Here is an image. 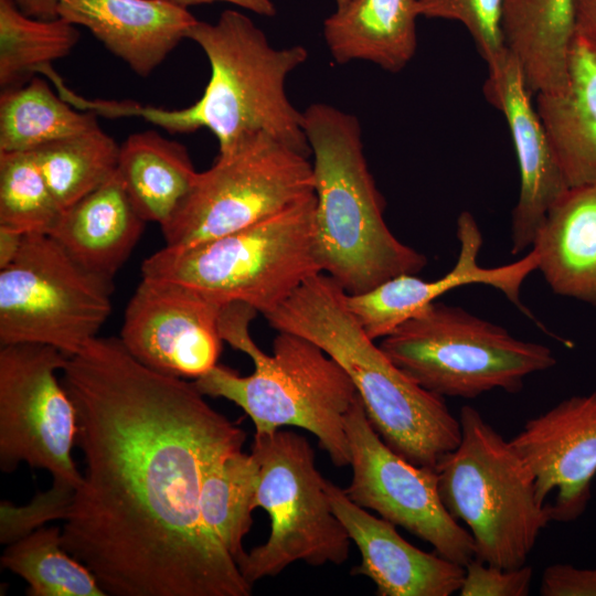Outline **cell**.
I'll return each instance as SVG.
<instances>
[{"mask_svg":"<svg viewBox=\"0 0 596 596\" xmlns=\"http://www.w3.org/2000/svg\"><path fill=\"white\" fill-rule=\"evenodd\" d=\"M61 381L86 467L63 547L107 595H251L200 511L205 471L243 449L246 433L194 381L143 365L119 338L91 340L67 358Z\"/></svg>","mask_w":596,"mask_h":596,"instance_id":"cell-1","label":"cell"},{"mask_svg":"<svg viewBox=\"0 0 596 596\" xmlns=\"http://www.w3.org/2000/svg\"><path fill=\"white\" fill-rule=\"evenodd\" d=\"M345 298L338 283L319 273L264 317L275 330L313 342L345 371L372 426L391 449L416 466L436 469L460 441L459 417L444 397L389 359L350 312Z\"/></svg>","mask_w":596,"mask_h":596,"instance_id":"cell-2","label":"cell"},{"mask_svg":"<svg viewBox=\"0 0 596 596\" xmlns=\"http://www.w3.org/2000/svg\"><path fill=\"white\" fill-rule=\"evenodd\" d=\"M301 114L313 156L315 242L322 273L355 295L421 272L426 257L385 223V202L364 157L359 119L327 103H313Z\"/></svg>","mask_w":596,"mask_h":596,"instance_id":"cell-3","label":"cell"},{"mask_svg":"<svg viewBox=\"0 0 596 596\" xmlns=\"http://www.w3.org/2000/svg\"><path fill=\"white\" fill-rule=\"evenodd\" d=\"M204 52L211 68L202 96L182 109L124 103L123 116H141L170 132L209 129L219 151L258 134H267L306 156L310 147L302 114L289 100L288 75L304 64L302 45L276 49L246 14L225 10L215 23L196 21L187 32Z\"/></svg>","mask_w":596,"mask_h":596,"instance_id":"cell-4","label":"cell"},{"mask_svg":"<svg viewBox=\"0 0 596 596\" xmlns=\"http://www.w3.org/2000/svg\"><path fill=\"white\" fill-rule=\"evenodd\" d=\"M248 326L232 324L224 340L251 358L253 373L242 376L217 364L194 380L199 391L240 406L255 434L286 426L313 434L334 466H348L345 416L358 396L349 375L320 347L289 332L278 331L268 355L254 342Z\"/></svg>","mask_w":596,"mask_h":596,"instance_id":"cell-5","label":"cell"},{"mask_svg":"<svg viewBox=\"0 0 596 596\" xmlns=\"http://www.w3.org/2000/svg\"><path fill=\"white\" fill-rule=\"evenodd\" d=\"M316 194L245 228L194 246H164L146 258L145 278L190 287L223 306L242 302L263 316L322 273L316 242Z\"/></svg>","mask_w":596,"mask_h":596,"instance_id":"cell-6","label":"cell"},{"mask_svg":"<svg viewBox=\"0 0 596 596\" xmlns=\"http://www.w3.org/2000/svg\"><path fill=\"white\" fill-rule=\"evenodd\" d=\"M461 437L436 468L448 513L466 524L476 558L503 568L526 564L551 522L534 477L510 440L472 406L459 413Z\"/></svg>","mask_w":596,"mask_h":596,"instance_id":"cell-7","label":"cell"},{"mask_svg":"<svg viewBox=\"0 0 596 596\" xmlns=\"http://www.w3.org/2000/svg\"><path fill=\"white\" fill-rule=\"evenodd\" d=\"M379 345L404 374L441 397L476 398L497 389L518 393L526 376L556 364L549 347L519 340L501 326L439 301Z\"/></svg>","mask_w":596,"mask_h":596,"instance_id":"cell-8","label":"cell"},{"mask_svg":"<svg viewBox=\"0 0 596 596\" xmlns=\"http://www.w3.org/2000/svg\"><path fill=\"white\" fill-rule=\"evenodd\" d=\"M252 454L259 465L254 508L268 513L270 533L237 563L245 581L253 586L298 561L311 566L343 564L351 540L332 510L328 480L307 438L283 428L255 434Z\"/></svg>","mask_w":596,"mask_h":596,"instance_id":"cell-9","label":"cell"},{"mask_svg":"<svg viewBox=\"0 0 596 596\" xmlns=\"http://www.w3.org/2000/svg\"><path fill=\"white\" fill-rule=\"evenodd\" d=\"M308 158L267 134L219 151L160 225L164 246L183 248L224 236L315 193Z\"/></svg>","mask_w":596,"mask_h":596,"instance_id":"cell-10","label":"cell"},{"mask_svg":"<svg viewBox=\"0 0 596 596\" xmlns=\"http://www.w3.org/2000/svg\"><path fill=\"white\" fill-rule=\"evenodd\" d=\"M113 289L51 235L28 233L0 268V343L45 344L73 356L109 317Z\"/></svg>","mask_w":596,"mask_h":596,"instance_id":"cell-11","label":"cell"},{"mask_svg":"<svg viewBox=\"0 0 596 596\" xmlns=\"http://www.w3.org/2000/svg\"><path fill=\"white\" fill-rule=\"evenodd\" d=\"M66 361L64 353L45 344L1 345L0 468L11 472L23 461L77 489L83 476L71 455L78 435L77 409L56 376Z\"/></svg>","mask_w":596,"mask_h":596,"instance_id":"cell-12","label":"cell"},{"mask_svg":"<svg viewBox=\"0 0 596 596\" xmlns=\"http://www.w3.org/2000/svg\"><path fill=\"white\" fill-rule=\"evenodd\" d=\"M352 479L344 489L355 504L430 544L461 566L475 544L468 530L444 507L436 469L416 466L391 449L372 426L358 394L345 416Z\"/></svg>","mask_w":596,"mask_h":596,"instance_id":"cell-13","label":"cell"},{"mask_svg":"<svg viewBox=\"0 0 596 596\" xmlns=\"http://www.w3.org/2000/svg\"><path fill=\"white\" fill-rule=\"evenodd\" d=\"M221 308L184 285L142 277L127 304L119 339L143 365L195 380L217 365Z\"/></svg>","mask_w":596,"mask_h":596,"instance_id":"cell-14","label":"cell"},{"mask_svg":"<svg viewBox=\"0 0 596 596\" xmlns=\"http://www.w3.org/2000/svg\"><path fill=\"white\" fill-rule=\"evenodd\" d=\"M510 444L531 470L551 521L581 517L596 475V391L530 418Z\"/></svg>","mask_w":596,"mask_h":596,"instance_id":"cell-15","label":"cell"},{"mask_svg":"<svg viewBox=\"0 0 596 596\" xmlns=\"http://www.w3.org/2000/svg\"><path fill=\"white\" fill-rule=\"evenodd\" d=\"M483 95L504 116L518 159L520 192L511 214V252L518 255L532 247L546 213L570 187L509 50L488 64Z\"/></svg>","mask_w":596,"mask_h":596,"instance_id":"cell-16","label":"cell"},{"mask_svg":"<svg viewBox=\"0 0 596 596\" xmlns=\"http://www.w3.org/2000/svg\"><path fill=\"white\" fill-rule=\"evenodd\" d=\"M459 254L454 267L435 280H425L415 274H402L385 280L371 290L348 295L347 307L364 332L372 339H383L401 323L445 292L455 288L481 284L491 286L523 312H530L521 302V288L526 277L538 270L534 249L519 260L497 267H482L478 262L482 234L476 219L464 211L457 219Z\"/></svg>","mask_w":596,"mask_h":596,"instance_id":"cell-17","label":"cell"},{"mask_svg":"<svg viewBox=\"0 0 596 596\" xmlns=\"http://www.w3.org/2000/svg\"><path fill=\"white\" fill-rule=\"evenodd\" d=\"M334 514L361 554L353 574L370 578L379 596H450L458 593L465 566L408 543L390 521L355 504L344 489L327 481Z\"/></svg>","mask_w":596,"mask_h":596,"instance_id":"cell-18","label":"cell"},{"mask_svg":"<svg viewBox=\"0 0 596 596\" xmlns=\"http://www.w3.org/2000/svg\"><path fill=\"white\" fill-rule=\"evenodd\" d=\"M57 11L86 28L141 77L149 76L198 21L172 0H60Z\"/></svg>","mask_w":596,"mask_h":596,"instance_id":"cell-19","label":"cell"},{"mask_svg":"<svg viewBox=\"0 0 596 596\" xmlns=\"http://www.w3.org/2000/svg\"><path fill=\"white\" fill-rule=\"evenodd\" d=\"M566 87L536 94V110L570 188L596 185V44L575 33Z\"/></svg>","mask_w":596,"mask_h":596,"instance_id":"cell-20","label":"cell"},{"mask_svg":"<svg viewBox=\"0 0 596 596\" xmlns=\"http://www.w3.org/2000/svg\"><path fill=\"white\" fill-rule=\"evenodd\" d=\"M116 173L103 185L63 211L51 234L85 269L113 281L145 228Z\"/></svg>","mask_w":596,"mask_h":596,"instance_id":"cell-21","label":"cell"},{"mask_svg":"<svg viewBox=\"0 0 596 596\" xmlns=\"http://www.w3.org/2000/svg\"><path fill=\"white\" fill-rule=\"evenodd\" d=\"M531 248L554 294L596 308V185L570 188L546 213Z\"/></svg>","mask_w":596,"mask_h":596,"instance_id":"cell-22","label":"cell"},{"mask_svg":"<svg viewBox=\"0 0 596 596\" xmlns=\"http://www.w3.org/2000/svg\"><path fill=\"white\" fill-rule=\"evenodd\" d=\"M417 0H350L323 21L322 34L337 64L366 61L391 73L417 47Z\"/></svg>","mask_w":596,"mask_h":596,"instance_id":"cell-23","label":"cell"},{"mask_svg":"<svg viewBox=\"0 0 596 596\" xmlns=\"http://www.w3.org/2000/svg\"><path fill=\"white\" fill-rule=\"evenodd\" d=\"M502 30L533 95L566 87L575 0H503Z\"/></svg>","mask_w":596,"mask_h":596,"instance_id":"cell-24","label":"cell"},{"mask_svg":"<svg viewBox=\"0 0 596 596\" xmlns=\"http://www.w3.org/2000/svg\"><path fill=\"white\" fill-rule=\"evenodd\" d=\"M117 174L141 217L162 225L190 191L198 171L182 143L147 130L120 145Z\"/></svg>","mask_w":596,"mask_h":596,"instance_id":"cell-25","label":"cell"},{"mask_svg":"<svg viewBox=\"0 0 596 596\" xmlns=\"http://www.w3.org/2000/svg\"><path fill=\"white\" fill-rule=\"evenodd\" d=\"M98 126L94 111L73 109L34 76L0 95V152H30Z\"/></svg>","mask_w":596,"mask_h":596,"instance_id":"cell-26","label":"cell"},{"mask_svg":"<svg viewBox=\"0 0 596 596\" xmlns=\"http://www.w3.org/2000/svg\"><path fill=\"white\" fill-rule=\"evenodd\" d=\"M259 481V465L242 449L228 453L205 471L200 511L205 526L236 564L247 553L245 535L253 525L252 513Z\"/></svg>","mask_w":596,"mask_h":596,"instance_id":"cell-27","label":"cell"},{"mask_svg":"<svg viewBox=\"0 0 596 596\" xmlns=\"http://www.w3.org/2000/svg\"><path fill=\"white\" fill-rule=\"evenodd\" d=\"M79 40L74 24L62 18L41 20L24 14L13 0H0V87H20L52 62L67 56Z\"/></svg>","mask_w":596,"mask_h":596,"instance_id":"cell-28","label":"cell"},{"mask_svg":"<svg viewBox=\"0 0 596 596\" xmlns=\"http://www.w3.org/2000/svg\"><path fill=\"white\" fill-rule=\"evenodd\" d=\"M119 148L97 126L44 145L33 152L49 189L64 211L116 173Z\"/></svg>","mask_w":596,"mask_h":596,"instance_id":"cell-29","label":"cell"},{"mask_svg":"<svg viewBox=\"0 0 596 596\" xmlns=\"http://www.w3.org/2000/svg\"><path fill=\"white\" fill-rule=\"evenodd\" d=\"M2 567L23 578L29 596H105L92 571L62 544V529L41 526L8 544Z\"/></svg>","mask_w":596,"mask_h":596,"instance_id":"cell-30","label":"cell"},{"mask_svg":"<svg viewBox=\"0 0 596 596\" xmlns=\"http://www.w3.org/2000/svg\"><path fill=\"white\" fill-rule=\"evenodd\" d=\"M62 214L34 152H0V226L51 235Z\"/></svg>","mask_w":596,"mask_h":596,"instance_id":"cell-31","label":"cell"},{"mask_svg":"<svg viewBox=\"0 0 596 596\" xmlns=\"http://www.w3.org/2000/svg\"><path fill=\"white\" fill-rule=\"evenodd\" d=\"M418 17L460 22L487 65L508 49L502 30L503 0H417Z\"/></svg>","mask_w":596,"mask_h":596,"instance_id":"cell-32","label":"cell"},{"mask_svg":"<svg viewBox=\"0 0 596 596\" xmlns=\"http://www.w3.org/2000/svg\"><path fill=\"white\" fill-rule=\"evenodd\" d=\"M76 488L53 480V486L45 492L38 493L33 500L22 507L9 501L0 504V542L13 543L44 523L52 520H65L73 502Z\"/></svg>","mask_w":596,"mask_h":596,"instance_id":"cell-33","label":"cell"},{"mask_svg":"<svg viewBox=\"0 0 596 596\" xmlns=\"http://www.w3.org/2000/svg\"><path fill=\"white\" fill-rule=\"evenodd\" d=\"M533 571L529 565L503 568L473 558L465 566L460 596H526Z\"/></svg>","mask_w":596,"mask_h":596,"instance_id":"cell-34","label":"cell"},{"mask_svg":"<svg viewBox=\"0 0 596 596\" xmlns=\"http://www.w3.org/2000/svg\"><path fill=\"white\" fill-rule=\"evenodd\" d=\"M542 596H596V568L552 564L543 571Z\"/></svg>","mask_w":596,"mask_h":596,"instance_id":"cell-35","label":"cell"},{"mask_svg":"<svg viewBox=\"0 0 596 596\" xmlns=\"http://www.w3.org/2000/svg\"><path fill=\"white\" fill-rule=\"evenodd\" d=\"M575 28L596 44V0H575Z\"/></svg>","mask_w":596,"mask_h":596,"instance_id":"cell-36","label":"cell"},{"mask_svg":"<svg viewBox=\"0 0 596 596\" xmlns=\"http://www.w3.org/2000/svg\"><path fill=\"white\" fill-rule=\"evenodd\" d=\"M178 6L188 9L189 7L200 6L212 2H227L238 6L243 9L252 11L264 17H273L276 14V8L272 0H172Z\"/></svg>","mask_w":596,"mask_h":596,"instance_id":"cell-37","label":"cell"},{"mask_svg":"<svg viewBox=\"0 0 596 596\" xmlns=\"http://www.w3.org/2000/svg\"><path fill=\"white\" fill-rule=\"evenodd\" d=\"M24 233L0 226V268L9 265L21 249Z\"/></svg>","mask_w":596,"mask_h":596,"instance_id":"cell-38","label":"cell"},{"mask_svg":"<svg viewBox=\"0 0 596 596\" xmlns=\"http://www.w3.org/2000/svg\"><path fill=\"white\" fill-rule=\"evenodd\" d=\"M18 8L26 15L41 19L52 20L58 18V1L60 0H13Z\"/></svg>","mask_w":596,"mask_h":596,"instance_id":"cell-39","label":"cell"},{"mask_svg":"<svg viewBox=\"0 0 596 596\" xmlns=\"http://www.w3.org/2000/svg\"><path fill=\"white\" fill-rule=\"evenodd\" d=\"M350 0H334L337 8H340L348 3Z\"/></svg>","mask_w":596,"mask_h":596,"instance_id":"cell-40","label":"cell"}]
</instances>
